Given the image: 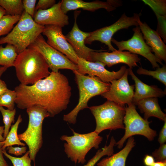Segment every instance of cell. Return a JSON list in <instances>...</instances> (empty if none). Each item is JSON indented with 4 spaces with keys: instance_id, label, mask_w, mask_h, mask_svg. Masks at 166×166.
<instances>
[{
    "instance_id": "5bb4252c",
    "label": "cell",
    "mask_w": 166,
    "mask_h": 166,
    "mask_svg": "<svg viewBox=\"0 0 166 166\" xmlns=\"http://www.w3.org/2000/svg\"><path fill=\"white\" fill-rule=\"evenodd\" d=\"M140 59L136 54L128 51H120L117 49L111 52L92 51L90 54L88 61H99L108 67L119 63L127 65L129 68L137 66V63L140 62Z\"/></svg>"
},
{
    "instance_id": "f6af8a7d",
    "label": "cell",
    "mask_w": 166,
    "mask_h": 166,
    "mask_svg": "<svg viewBox=\"0 0 166 166\" xmlns=\"http://www.w3.org/2000/svg\"><path fill=\"white\" fill-rule=\"evenodd\" d=\"M7 68V67L5 66H0V78L2 75L6 70Z\"/></svg>"
},
{
    "instance_id": "d6a6232c",
    "label": "cell",
    "mask_w": 166,
    "mask_h": 166,
    "mask_svg": "<svg viewBox=\"0 0 166 166\" xmlns=\"http://www.w3.org/2000/svg\"><path fill=\"white\" fill-rule=\"evenodd\" d=\"M157 21L156 31L166 43V15H156Z\"/></svg>"
},
{
    "instance_id": "2e32d148",
    "label": "cell",
    "mask_w": 166,
    "mask_h": 166,
    "mask_svg": "<svg viewBox=\"0 0 166 166\" xmlns=\"http://www.w3.org/2000/svg\"><path fill=\"white\" fill-rule=\"evenodd\" d=\"M61 2V9L65 14L70 10L79 9L93 12L102 8L110 12L122 5V2L119 0H108L106 2L96 0L88 2L81 0H62Z\"/></svg>"
},
{
    "instance_id": "ba28073f",
    "label": "cell",
    "mask_w": 166,
    "mask_h": 166,
    "mask_svg": "<svg viewBox=\"0 0 166 166\" xmlns=\"http://www.w3.org/2000/svg\"><path fill=\"white\" fill-rule=\"evenodd\" d=\"M125 113L123 123L125 133L122 137L115 145L121 148L125 140L135 135H141L147 138L148 140H153L157 135L156 132L149 126L150 121L142 118L137 112L135 105L133 103L125 107Z\"/></svg>"
},
{
    "instance_id": "836d02e7",
    "label": "cell",
    "mask_w": 166,
    "mask_h": 166,
    "mask_svg": "<svg viewBox=\"0 0 166 166\" xmlns=\"http://www.w3.org/2000/svg\"><path fill=\"white\" fill-rule=\"evenodd\" d=\"M152 155L156 161H166V144L160 145L159 148L155 150Z\"/></svg>"
},
{
    "instance_id": "d6986e66",
    "label": "cell",
    "mask_w": 166,
    "mask_h": 166,
    "mask_svg": "<svg viewBox=\"0 0 166 166\" xmlns=\"http://www.w3.org/2000/svg\"><path fill=\"white\" fill-rule=\"evenodd\" d=\"M139 26L146 43L151 47L155 57L161 61L166 62V45L157 32L152 29L140 19L138 21Z\"/></svg>"
},
{
    "instance_id": "4fadbf2b",
    "label": "cell",
    "mask_w": 166,
    "mask_h": 166,
    "mask_svg": "<svg viewBox=\"0 0 166 166\" xmlns=\"http://www.w3.org/2000/svg\"><path fill=\"white\" fill-rule=\"evenodd\" d=\"M77 71L82 75L88 74L91 77H97L105 83H110L112 81L120 78L127 69L125 65L121 67L117 71H110L106 69L103 64L99 62H91L78 57Z\"/></svg>"
},
{
    "instance_id": "74e56055",
    "label": "cell",
    "mask_w": 166,
    "mask_h": 166,
    "mask_svg": "<svg viewBox=\"0 0 166 166\" xmlns=\"http://www.w3.org/2000/svg\"><path fill=\"white\" fill-rule=\"evenodd\" d=\"M164 121V124L160 132L158 140L160 145L165 144L166 141V120Z\"/></svg>"
},
{
    "instance_id": "4316f807",
    "label": "cell",
    "mask_w": 166,
    "mask_h": 166,
    "mask_svg": "<svg viewBox=\"0 0 166 166\" xmlns=\"http://www.w3.org/2000/svg\"><path fill=\"white\" fill-rule=\"evenodd\" d=\"M21 16H4L0 19V36L8 34L13 29L14 25L18 22Z\"/></svg>"
},
{
    "instance_id": "8fae6325",
    "label": "cell",
    "mask_w": 166,
    "mask_h": 166,
    "mask_svg": "<svg viewBox=\"0 0 166 166\" xmlns=\"http://www.w3.org/2000/svg\"><path fill=\"white\" fill-rule=\"evenodd\" d=\"M132 37L126 40L118 41L112 38L111 42L115 44L120 51L127 50L132 53L140 55L149 61L153 69L160 67L158 63L163 65L161 61L152 53V49L145 42L139 26L133 28Z\"/></svg>"
},
{
    "instance_id": "5b68a950",
    "label": "cell",
    "mask_w": 166,
    "mask_h": 166,
    "mask_svg": "<svg viewBox=\"0 0 166 166\" xmlns=\"http://www.w3.org/2000/svg\"><path fill=\"white\" fill-rule=\"evenodd\" d=\"M29 121L28 127L23 133L18 135L19 140L28 146L29 156L35 163L37 154L43 144L42 126L45 118L50 117L45 109L38 106L27 108Z\"/></svg>"
},
{
    "instance_id": "ffe728a7",
    "label": "cell",
    "mask_w": 166,
    "mask_h": 166,
    "mask_svg": "<svg viewBox=\"0 0 166 166\" xmlns=\"http://www.w3.org/2000/svg\"><path fill=\"white\" fill-rule=\"evenodd\" d=\"M128 74L135 82V92L132 103L136 105L140 100L151 97H162L166 95V90H162L155 85H149L142 82L134 74L132 69L128 68Z\"/></svg>"
},
{
    "instance_id": "1f68e13d",
    "label": "cell",
    "mask_w": 166,
    "mask_h": 166,
    "mask_svg": "<svg viewBox=\"0 0 166 166\" xmlns=\"http://www.w3.org/2000/svg\"><path fill=\"white\" fill-rule=\"evenodd\" d=\"M3 154L11 161L13 166H32L31 160L30 157L29 151L20 157H15L9 155L5 150H3Z\"/></svg>"
},
{
    "instance_id": "603a6c76",
    "label": "cell",
    "mask_w": 166,
    "mask_h": 166,
    "mask_svg": "<svg viewBox=\"0 0 166 166\" xmlns=\"http://www.w3.org/2000/svg\"><path fill=\"white\" fill-rule=\"evenodd\" d=\"M18 55L14 45L9 44H7L5 47L0 45V65L8 68L14 66Z\"/></svg>"
},
{
    "instance_id": "e0dca14e",
    "label": "cell",
    "mask_w": 166,
    "mask_h": 166,
    "mask_svg": "<svg viewBox=\"0 0 166 166\" xmlns=\"http://www.w3.org/2000/svg\"><path fill=\"white\" fill-rule=\"evenodd\" d=\"M79 13V11L74 13V25L72 30L65 37L78 57L88 61L91 52H101L105 50L93 49L85 45V40L89 35V33L83 31L79 29L77 23V17Z\"/></svg>"
},
{
    "instance_id": "f1b7e54d",
    "label": "cell",
    "mask_w": 166,
    "mask_h": 166,
    "mask_svg": "<svg viewBox=\"0 0 166 166\" xmlns=\"http://www.w3.org/2000/svg\"><path fill=\"white\" fill-rule=\"evenodd\" d=\"M16 93L14 90L8 89L0 94V106H4L8 109L13 110L14 108Z\"/></svg>"
},
{
    "instance_id": "83f0119b",
    "label": "cell",
    "mask_w": 166,
    "mask_h": 166,
    "mask_svg": "<svg viewBox=\"0 0 166 166\" xmlns=\"http://www.w3.org/2000/svg\"><path fill=\"white\" fill-rule=\"evenodd\" d=\"M137 73L140 75L150 76L156 79L166 86V65H163L162 67L156 68L154 71L148 70L142 67H139Z\"/></svg>"
},
{
    "instance_id": "e575fe53",
    "label": "cell",
    "mask_w": 166,
    "mask_h": 166,
    "mask_svg": "<svg viewBox=\"0 0 166 166\" xmlns=\"http://www.w3.org/2000/svg\"><path fill=\"white\" fill-rule=\"evenodd\" d=\"M36 0H23L24 10L32 18H33L35 11Z\"/></svg>"
},
{
    "instance_id": "d4e9b609",
    "label": "cell",
    "mask_w": 166,
    "mask_h": 166,
    "mask_svg": "<svg viewBox=\"0 0 166 166\" xmlns=\"http://www.w3.org/2000/svg\"><path fill=\"white\" fill-rule=\"evenodd\" d=\"M0 6L5 10V15L21 16L24 11L22 0H0Z\"/></svg>"
},
{
    "instance_id": "30bf717a",
    "label": "cell",
    "mask_w": 166,
    "mask_h": 166,
    "mask_svg": "<svg viewBox=\"0 0 166 166\" xmlns=\"http://www.w3.org/2000/svg\"><path fill=\"white\" fill-rule=\"evenodd\" d=\"M28 48L34 49L42 55L49 68L57 73L61 69L77 71V65L71 61L66 56L49 45L41 34Z\"/></svg>"
},
{
    "instance_id": "7c38bea8",
    "label": "cell",
    "mask_w": 166,
    "mask_h": 166,
    "mask_svg": "<svg viewBox=\"0 0 166 166\" xmlns=\"http://www.w3.org/2000/svg\"><path fill=\"white\" fill-rule=\"evenodd\" d=\"M128 69L119 79L114 80L110 82L109 90L101 96L107 100L118 105L125 106L132 103L134 94V85H130L128 80Z\"/></svg>"
},
{
    "instance_id": "4dcf8cb0",
    "label": "cell",
    "mask_w": 166,
    "mask_h": 166,
    "mask_svg": "<svg viewBox=\"0 0 166 166\" xmlns=\"http://www.w3.org/2000/svg\"><path fill=\"white\" fill-rule=\"evenodd\" d=\"M153 10L155 15H166V0H142Z\"/></svg>"
},
{
    "instance_id": "7402d4cb",
    "label": "cell",
    "mask_w": 166,
    "mask_h": 166,
    "mask_svg": "<svg viewBox=\"0 0 166 166\" xmlns=\"http://www.w3.org/2000/svg\"><path fill=\"white\" fill-rule=\"evenodd\" d=\"M135 145L134 137H129L122 149L110 156L103 159L97 164V166H125L127 158Z\"/></svg>"
},
{
    "instance_id": "8d00e7d4",
    "label": "cell",
    "mask_w": 166,
    "mask_h": 166,
    "mask_svg": "<svg viewBox=\"0 0 166 166\" xmlns=\"http://www.w3.org/2000/svg\"><path fill=\"white\" fill-rule=\"evenodd\" d=\"M6 149L9 153L14 154L16 156H19L26 153L27 147L25 146L14 147L11 146L8 147L6 148Z\"/></svg>"
},
{
    "instance_id": "9a60e30c",
    "label": "cell",
    "mask_w": 166,
    "mask_h": 166,
    "mask_svg": "<svg viewBox=\"0 0 166 166\" xmlns=\"http://www.w3.org/2000/svg\"><path fill=\"white\" fill-rule=\"evenodd\" d=\"M62 27L48 25L45 26L42 33L47 38V42L52 47L64 54L77 65L78 57L62 33Z\"/></svg>"
},
{
    "instance_id": "b9f144b4",
    "label": "cell",
    "mask_w": 166,
    "mask_h": 166,
    "mask_svg": "<svg viewBox=\"0 0 166 166\" xmlns=\"http://www.w3.org/2000/svg\"><path fill=\"white\" fill-rule=\"evenodd\" d=\"M4 126H0V141H3L5 139L3 137Z\"/></svg>"
},
{
    "instance_id": "f546056e",
    "label": "cell",
    "mask_w": 166,
    "mask_h": 166,
    "mask_svg": "<svg viewBox=\"0 0 166 166\" xmlns=\"http://www.w3.org/2000/svg\"><path fill=\"white\" fill-rule=\"evenodd\" d=\"M0 111L3 117L4 124V132L3 137L5 139L7 135L11 126L12 123L14 122V117L16 113V109L13 110L6 109L2 106H0Z\"/></svg>"
},
{
    "instance_id": "7bdbcfd3",
    "label": "cell",
    "mask_w": 166,
    "mask_h": 166,
    "mask_svg": "<svg viewBox=\"0 0 166 166\" xmlns=\"http://www.w3.org/2000/svg\"><path fill=\"white\" fill-rule=\"evenodd\" d=\"M152 166H166V161L155 162Z\"/></svg>"
},
{
    "instance_id": "ee69618b",
    "label": "cell",
    "mask_w": 166,
    "mask_h": 166,
    "mask_svg": "<svg viewBox=\"0 0 166 166\" xmlns=\"http://www.w3.org/2000/svg\"><path fill=\"white\" fill-rule=\"evenodd\" d=\"M6 14L5 10L0 6V19Z\"/></svg>"
},
{
    "instance_id": "d590c367",
    "label": "cell",
    "mask_w": 166,
    "mask_h": 166,
    "mask_svg": "<svg viewBox=\"0 0 166 166\" xmlns=\"http://www.w3.org/2000/svg\"><path fill=\"white\" fill-rule=\"evenodd\" d=\"M56 4L55 0H39L35 6V11L41 10H46L53 6Z\"/></svg>"
},
{
    "instance_id": "52a82bcc",
    "label": "cell",
    "mask_w": 166,
    "mask_h": 166,
    "mask_svg": "<svg viewBox=\"0 0 166 166\" xmlns=\"http://www.w3.org/2000/svg\"><path fill=\"white\" fill-rule=\"evenodd\" d=\"M125 107L108 100L101 105L89 107L96 122L94 131L99 134L107 129H124Z\"/></svg>"
},
{
    "instance_id": "9c48e42d",
    "label": "cell",
    "mask_w": 166,
    "mask_h": 166,
    "mask_svg": "<svg viewBox=\"0 0 166 166\" xmlns=\"http://www.w3.org/2000/svg\"><path fill=\"white\" fill-rule=\"evenodd\" d=\"M140 14L134 13L132 17L127 16L125 13L115 23L111 25L97 29L89 33L85 40V44H90L95 41H98L107 46L112 51L116 50L111 43L113 35L120 30L127 29L130 26H139L138 21Z\"/></svg>"
},
{
    "instance_id": "cb8c5ba5",
    "label": "cell",
    "mask_w": 166,
    "mask_h": 166,
    "mask_svg": "<svg viewBox=\"0 0 166 166\" xmlns=\"http://www.w3.org/2000/svg\"><path fill=\"white\" fill-rule=\"evenodd\" d=\"M22 118L21 115H20L15 123L11 126L10 131L3 141L2 146L3 150H5L6 148L9 146L14 145H18L23 146H25L26 144L22 142L19 139L17 131L19 124L22 121Z\"/></svg>"
},
{
    "instance_id": "ac0fdd59",
    "label": "cell",
    "mask_w": 166,
    "mask_h": 166,
    "mask_svg": "<svg viewBox=\"0 0 166 166\" xmlns=\"http://www.w3.org/2000/svg\"><path fill=\"white\" fill-rule=\"evenodd\" d=\"M61 4V1H59L49 9L37 10L34 14V21L37 24L43 26L52 25L62 28L68 25L69 17L62 11Z\"/></svg>"
},
{
    "instance_id": "277c9868",
    "label": "cell",
    "mask_w": 166,
    "mask_h": 166,
    "mask_svg": "<svg viewBox=\"0 0 166 166\" xmlns=\"http://www.w3.org/2000/svg\"><path fill=\"white\" fill-rule=\"evenodd\" d=\"M44 28L45 26L36 23L24 10L17 25L6 36L0 38V44L7 43L14 45L18 54L34 42Z\"/></svg>"
},
{
    "instance_id": "8992f818",
    "label": "cell",
    "mask_w": 166,
    "mask_h": 166,
    "mask_svg": "<svg viewBox=\"0 0 166 166\" xmlns=\"http://www.w3.org/2000/svg\"><path fill=\"white\" fill-rule=\"evenodd\" d=\"M73 136H61L60 139L65 141L64 151L68 158L75 163L84 164L86 155L92 148L97 149L103 140L102 137L94 131L89 133L80 134L71 129Z\"/></svg>"
},
{
    "instance_id": "7a4b0ae2",
    "label": "cell",
    "mask_w": 166,
    "mask_h": 166,
    "mask_svg": "<svg viewBox=\"0 0 166 166\" xmlns=\"http://www.w3.org/2000/svg\"><path fill=\"white\" fill-rule=\"evenodd\" d=\"M16 75L22 84L33 85L48 77L50 72L42 55L36 49L27 48L18 54L14 64Z\"/></svg>"
},
{
    "instance_id": "f35d334b",
    "label": "cell",
    "mask_w": 166,
    "mask_h": 166,
    "mask_svg": "<svg viewBox=\"0 0 166 166\" xmlns=\"http://www.w3.org/2000/svg\"><path fill=\"white\" fill-rule=\"evenodd\" d=\"M143 162L145 166H152L155 162V160L152 156L147 154L144 158Z\"/></svg>"
},
{
    "instance_id": "44dd1931",
    "label": "cell",
    "mask_w": 166,
    "mask_h": 166,
    "mask_svg": "<svg viewBox=\"0 0 166 166\" xmlns=\"http://www.w3.org/2000/svg\"><path fill=\"white\" fill-rule=\"evenodd\" d=\"M136 105L141 113H144V119L146 120L153 117L164 121L166 120V114L162 111L158 103L157 98H144L139 101Z\"/></svg>"
},
{
    "instance_id": "60d3db41",
    "label": "cell",
    "mask_w": 166,
    "mask_h": 166,
    "mask_svg": "<svg viewBox=\"0 0 166 166\" xmlns=\"http://www.w3.org/2000/svg\"><path fill=\"white\" fill-rule=\"evenodd\" d=\"M7 89V85L5 82L0 78V94Z\"/></svg>"
},
{
    "instance_id": "3957f363",
    "label": "cell",
    "mask_w": 166,
    "mask_h": 166,
    "mask_svg": "<svg viewBox=\"0 0 166 166\" xmlns=\"http://www.w3.org/2000/svg\"><path fill=\"white\" fill-rule=\"evenodd\" d=\"M79 91L78 104L70 112L63 116V120L70 124H75L79 112L89 108L88 103L92 97L101 95L109 89L110 83H105L97 77L82 75L77 71H73Z\"/></svg>"
},
{
    "instance_id": "484cf974",
    "label": "cell",
    "mask_w": 166,
    "mask_h": 166,
    "mask_svg": "<svg viewBox=\"0 0 166 166\" xmlns=\"http://www.w3.org/2000/svg\"><path fill=\"white\" fill-rule=\"evenodd\" d=\"M116 142L113 136L111 138L109 144L105 146L101 149L98 150L95 155L84 166H94L96 163L103 156H110L114 154V147Z\"/></svg>"
},
{
    "instance_id": "6da1fadb",
    "label": "cell",
    "mask_w": 166,
    "mask_h": 166,
    "mask_svg": "<svg viewBox=\"0 0 166 166\" xmlns=\"http://www.w3.org/2000/svg\"><path fill=\"white\" fill-rule=\"evenodd\" d=\"M15 103L22 109L38 106L53 117L65 109L70 101L71 88L67 77L52 71L46 78L31 85L20 84L14 89Z\"/></svg>"
},
{
    "instance_id": "ab89813d",
    "label": "cell",
    "mask_w": 166,
    "mask_h": 166,
    "mask_svg": "<svg viewBox=\"0 0 166 166\" xmlns=\"http://www.w3.org/2000/svg\"><path fill=\"white\" fill-rule=\"evenodd\" d=\"M3 141H0V166H9L3 156Z\"/></svg>"
}]
</instances>
